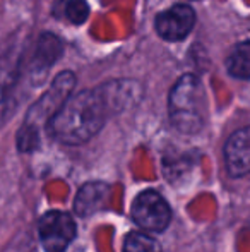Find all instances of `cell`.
Returning a JSON list of instances; mask_svg holds the SVG:
<instances>
[{"instance_id": "1", "label": "cell", "mask_w": 250, "mask_h": 252, "mask_svg": "<svg viewBox=\"0 0 250 252\" xmlns=\"http://www.w3.org/2000/svg\"><path fill=\"white\" fill-rule=\"evenodd\" d=\"M117 88L111 81L91 90L72 93L48 124V130L57 141L79 146L93 139L111 115L124 110Z\"/></svg>"}, {"instance_id": "2", "label": "cell", "mask_w": 250, "mask_h": 252, "mask_svg": "<svg viewBox=\"0 0 250 252\" xmlns=\"http://www.w3.org/2000/svg\"><path fill=\"white\" fill-rule=\"evenodd\" d=\"M168 117L178 132L194 136L204 129L209 117L206 86L197 74L178 77L168 94Z\"/></svg>"}, {"instance_id": "3", "label": "cell", "mask_w": 250, "mask_h": 252, "mask_svg": "<svg viewBox=\"0 0 250 252\" xmlns=\"http://www.w3.org/2000/svg\"><path fill=\"white\" fill-rule=\"evenodd\" d=\"M76 74L72 70H62L50 83L43 94L31 105L21 129L17 130V148L19 151H33L40 146L41 129L48 127L55 113L60 110L67 98L74 93Z\"/></svg>"}, {"instance_id": "4", "label": "cell", "mask_w": 250, "mask_h": 252, "mask_svg": "<svg viewBox=\"0 0 250 252\" xmlns=\"http://www.w3.org/2000/svg\"><path fill=\"white\" fill-rule=\"evenodd\" d=\"M130 216L139 228L147 232H163L171 221V209L160 192L147 189L136 196Z\"/></svg>"}, {"instance_id": "5", "label": "cell", "mask_w": 250, "mask_h": 252, "mask_svg": "<svg viewBox=\"0 0 250 252\" xmlns=\"http://www.w3.org/2000/svg\"><path fill=\"white\" fill-rule=\"evenodd\" d=\"M38 233L45 252H65L76 239L77 226L70 213L54 209L41 216Z\"/></svg>"}, {"instance_id": "6", "label": "cell", "mask_w": 250, "mask_h": 252, "mask_svg": "<svg viewBox=\"0 0 250 252\" xmlns=\"http://www.w3.org/2000/svg\"><path fill=\"white\" fill-rule=\"evenodd\" d=\"M195 26V10L189 3H175L154 17L156 33L165 41H184Z\"/></svg>"}, {"instance_id": "7", "label": "cell", "mask_w": 250, "mask_h": 252, "mask_svg": "<svg viewBox=\"0 0 250 252\" xmlns=\"http://www.w3.org/2000/svg\"><path fill=\"white\" fill-rule=\"evenodd\" d=\"M224 165H226V172L233 179H242V177L249 175L250 170V129L249 127H242V129L235 130L230 137H228L226 144H224Z\"/></svg>"}, {"instance_id": "8", "label": "cell", "mask_w": 250, "mask_h": 252, "mask_svg": "<svg viewBox=\"0 0 250 252\" xmlns=\"http://www.w3.org/2000/svg\"><path fill=\"white\" fill-rule=\"evenodd\" d=\"M63 52V43L54 33H41L36 41V47L29 60V72L33 79L47 76L54 63L60 59Z\"/></svg>"}, {"instance_id": "9", "label": "cell", "mask_w": 250, "mask_h": 252, "mask_svg": "<svg viewBox=\"0 0 250 252\" xmlns=\"http://www.w3.org/2000/svg\"><path fill=\"white\" fill-rule=\"evenodd\" d=\"M111 186L107 182H87L77 190L74 199V211L76 215L91 216L98 211H103L110 202Z\"/></svg>"}, {"instance_id": "10", "label": "cell", "mask_w": 250, "mask_h": 252, "mask_svg": "<svg viewBox=\"0 0 250 252\" xmlns=\"http://www.w3.org/2000/svg\"><path fill=\"white\" fill-rule=\"evenodd\" d=\"M226 70L231 77L249 81L250 77V41L244 40L231 48L226 57Z\"/></svg>"}, {"instance_id": "11", "label": "cell", "mask_w": 250, "mask_h": 252, "mask_svg": "<svg viewBox=\"0 0 250 252\" xmlns=\"http://www.w3.org/2000/svg\"><path fill=\"white\" fill-rule=\"evenodd\" d=\"M124 252H163L160 242L144 232H130L124 242Z\"/></svg>"}, {"instance_id": "12", "label": "cell", "mask_w": 250, "mask_h": 252, "mask_svg": "<svg viewBox=\"0 0 250 252\" xmlns=\"http://www.w3.org/2000/svg\"><path fill=\"white\" fill-rule=\"evenodd\" d=\"M63 14L70 23L79 26L89 16V5L86 0H67L65 7H63Z\"/></svg>"}]
</instances>
